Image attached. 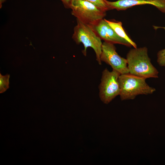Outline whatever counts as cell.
<instances>
[{"label":"cell","mask_w":165,"mask_h":165,"mask_svg":"<svg viewBox=\"0 0 165 165\" xmlns=\"http://www.w3.org/2000/svg\"><path fill=\"white\" fill-rule=\"evenodd\" d=\"M146 47L134 48L127 53L126 59L129 73L144 78H157L159 72L153 65Z\"/></svg>","instance_id":"obj_1"},{"label":"cell","mask_w":165,"mask_h":165,"mask_svg":"<svg viewBox=\"0 0 165 165\" xmlns=\"http://www.w3.org/2000/svg\"><path fill=\"white\" fill-rule=\"evenodd\" d=\"M146 79L129 73L120 74L119 78L121 100H133L140 95L152 94L156 91L146 82Z\"/></svg>","instance_id":"obj_2"},{"label":"cell","mask_w":165,"mask_h":165,"mask_svg":"<svg viewBox=\"0 0 165 165\" xmlns=\"http://www.w3.org/2000/svg\"><path fill=\"white\" fill-rule=\"evenodd\" d=\"M72 38L76 44L82 43L84 49L82 53L85 56L86 55L88 47L93 48L96 54L97 61L99 65L101 64L100 56L102 43L93 27L77 20V24L74 28Z\"/></svg>","instance_id":"obj_3"},{"label":"cell","mask_w":165,"mask_h":165,"mask_svg":"<svg viewBox=\"0 0 165 165\" xmlns=\"http://www.w3.org/2000/svg\"><path fill=\"white\" fill-rule=\"evenodd\" d=\"M70 8L77 20L94 27L106 15V12L93 4L83 0H72Z\"/></svg>","instance_id":"obj_4"},{"label":"cell","mask_w":165,"mask_h":165,"mask_svg":"<svg viewBox=\"0 0 165 165\" xmlns=\"http://www.w3.org/2000/svg\"><path fill=\"white\" fill-rule=\"evenodd\" d=\"M120 74L115 70L110 71L107 68L103 71L99 89V97L104 103L108 104L119 95L120 89L119 78Z\"/></svg>","instance_id":"obj_5"},{"label":"cell","mask_w":165,"mask_h":165,"mask_svg":"<svg viewBox=\"0 0 165 165\" xmlns=\"http://www.w3.org/2000/svg\"><path fill=\"white\" fill-rule=\"evenodd\" d=\"M116 50L114 44L104 41L101 46V61L108 64L121 74L129 73L126 58L119 56Z\"/></svg>","instance_id":"obj_6"},{"label":"cell","mask_w":165,"mask_h":165,"mask_svg":"<svg viewBox=\"0 0 165 165\" xmlns=\"http://www.w3.org/2000/svg\"><path fill=\"white\" fill-rule=\"evenodd\" d=\"M101 39L113 44H118L128 47L132 46L128 41L118 35L105 19L93 27Z\"/></svg>","instance_id":"obj_7"},{"label":"cell","mask_w":165,"mask_h":165,"mask_svg":"<svg viewBox=\"0 0 165 165\" xmlns=\"http://www.w3.org/2000/svg\"><path fill=\"white\" fill-rule=\"evenodd\" d=\"M111 9L124 10L137 5H150L165 13V0H118L111 2L105 0Z\"/></svg>","instance_id":"obj_8"},{"label":"cell","mask_w":165,"mask_h":165,"mask_svg":"<svg viewBox=\"0 0 165 165\" xmlns=\"http://www.w3.org/2000/svg\"><path fill=\"white\" fill-rule=\"evenodd\" d=\"M105 20L118 35L129 42L134 48L137 47L136 44L130 38L125 32L123 27L122 23L121 21H116L114 20H108L105 19Z\"/></svg>","instance_id":"obj_9"},{"label":"cell","mask_w":165,"mask_h":165,"mask_svg":"<svg viewBox=\"0 0 165 165\" xmlns=\"http://www.w3.org/2000/svg\"><path fill=\"white\" fill-rule=\"evenodd\" d=\"M88 2L95 5L99 9L105 12L111 10L105 0H83Z\"/></svg>","instance_id":"obj_10"},{"label":"cell","mask_w":165,"mask_h":165,"mask_svg":"<svg viewBox=\"0 0 165 165\" xmlns=\"http://www.w3.org/2000/svg\"><path fill=\"white\" fill-rule=\"evenodd\" d=\"M9 77L8 74L3 76L0 74V93L4 92L9 88Z\"/></svg>","instance_id":"obj_11"},{"label":"cell","mask_w":165,"mask_h":165,"mask_svg":"<svg viewBox=\"0 0 165 165\" xmlns=\"http://www.w3.org/2000/svg\"><path fill=\"white\" fill-rule=\"evenodd\" d=\"M165 29V27H161ZM157 62L161 67H165V48L159 51L157 55Z\"/></svg>","instance_id":"obj_12"},{"label":"cell","mask_w":165,"mask_h":165,"mask_svg":"<svg viewBox=\"0 0 165 165\" xmlns=\"http://www.w3.org/2000/svg\"><path fill=\"white\" fill-rule=\"evenodd\" d=\"M61 1L64 7L66 8H70L72 0H60Z\"/></svg>","instance_id":"obj_13"},{"label":"cell","mask_w":165,"mask_h":165,"mask_svg":"<svg viewBox=\"0 0 165 165\" xmlns=\"http://www.w3.org/2000/svg\"><path fill=\"white\" fill-rule=\"evenodd\" d=\"M6 0H0V8L2 6V3L4 2Z\"/></svg>","instance_id":"obj_14"}]
</instances>
